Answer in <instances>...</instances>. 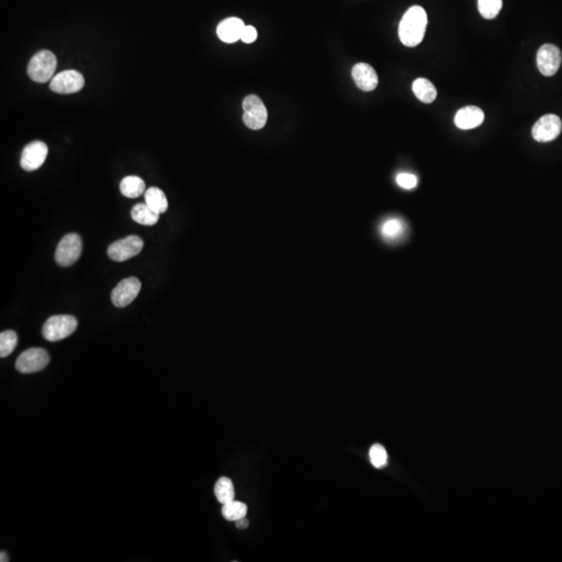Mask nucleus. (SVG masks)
<instances>
[{"mask_svg":"<svg viewBox=\"0 0 562 562\" xmlns=\"http://www.w3.org/2000/svg\"><path fill=\"white\" fill-rule=\"evenodd\" d=\"M427 12L422 6H414L406 10L399 24V37L403 45L416 47L424 39Z\"/></svg>","mask_w":562,"mask_h":562,"instance_id":"1","label":"nucleus"},{"mask_svg":"<svg viewBox=\"0 0 562 562\" xmlns=\"http://www.w3.org/2000/svg\"><path fill=\"white\" fill-rule=\"evenodd\" d=\"M56 69V56L49 50H41L29 60L27 73L35 83H43L53 78Z\"/></svg>","mask_w":562,"mask_h":562,"instance_id":"2","label":"nucleus"},{"mask_svg":"<svg viewBox=\"0 0 562 562\" xmlns=\"http://www.w3.org/2000/svg\"><path fill=\"white\" fill-rule=\"evenodd\" d=\"M76 318L69 314H58L50 316L43 326L44 339L49 341H58L70 337L76 330Z\"/></svg>","mask_w":562,"mask_h":562,"instance_id":"3","label":"nucleus"},{"mask_svg":"<svg viewBox=\"0 0 562 562\" xmlns=\"http://www.w3.org/2000/svg\"><path fill=\"white\" fill-rule=\"evenodd\" d=\"M243 121L253 130L262 129L268 120V110L258 96L249 95L243 101Z\"/></svg>","mask_w":562,"mask_h":562,"instance_id":"4","label":"nucleus"},{"mask_svg":"<svg viewBox=\"0 0 562 562\" xmlns=\"http://www.w3.org/2000/svg\"><path fill=\"white\" fill-rule=\"evenodd\" d=\"M83 251V241L77 233L65 235L56 251V260L60 266H70L80 257Z\"/></svg>","mask_w":562,"mask_h":562,"instance_id":"5","label":"nucleus"},{"mask_svg":"<svg viewBox=\"0 0 562 562\" xmlns=\"http://www.w3.org/2000/svg\"><path fill=\"white\" fill-rule=\"evenodd\" d=\"M49 354L42 348H31L25 350L16 361V368L22 374L39 372L49 364Z\"/></svg>","mask_w":562,"mask_h":562,"instance_id":"6","label":"nucleus"},{"mask_svg":"<svg viewBox=\"0 0 562 562\" xmlns=\"http://www.w3.org/2000/svg\"><path fill=\"white\" fill-rule=\"evenodd\" d=\"M144 247V241L137 235H129L112 243L108 247V255L114 262H125L137 255Z\"/></svg>","mask_w":562,"mask_h":562,"instance_id":"7","label":"nucleus"},{"mask_svg":"<svg viewBox=\"0 0 562 562\" xmlns=\"http://www.w3.org/2000/svg\"><path fill=\"white\" fill-rule=\"evenodd\" d=\"M536 62L541 74L545 76H553L559 70L561 65V50L553 44H545L537 51Z\"/></svg>","mask_w":562,"mask_h":562,"instance_id":"8","label":"nucleus"},{"mask_svg":"<svg viewBox=\"0 0 562 562\" xmlns=\"http://www.w3.org/2000/svg\"><path fill=\"white\" fill-rule=\"evenodd\" d=\"M85 85V78L78 71L66 70L56 74L50 81V89L54 93L73 94L80 91Z\"/></svg>","mask_w":562,"mask_h":562,"instance_id":"9","label":"nucleus"},{"mask_svg":"<svg viewBox=\"0 0 562 562\" xmlns=\"http://www.w3.org/2000/svg\"><path fill=\"white\" fill-rule=\"evenodd\" d=\"M561 119L557 114H547L541 117L532 128L535 141L540 143L553 141L561 133Z\"/></svg>","mask_w":562,"mask_h":562,"instance_id":"10","label":"nucleus"},{"mask_svg":"<svg viewBox=\"0 0 562 562\" xmlns=\"http://www.w3.org/2000/svg\"><path fill=\"white\" fill-rule=\"evenodd\" d=\"M141 281L135 277L123 279L112 291V302L117 307L129 305L141 291Z\"/></svg>","mask_w":562,"mask_h":562,"instance_id":"11","label":"nucleus"},{"mask_svg":"<svg viewBox=\"0 0 562 562\" xmlns=\"http://www.w3.org/2000/svg\"><path fill=\"white\" fill-rule=\"evenodd\" d=\"M48 147L44 142L33 141L25 146L20 164L25 171L37 170L47 158Z\"/></svg>","mask_w":562,"mask_h":562,"instance_id":"12","label":"nucleus"},{"mask_svg":"<svg viewBox=\"0 0 562 562\" xmlns=\"http://www.w3.org/2000/svg\"><path fill=\"white\" fill-rule=\"evenodd\" d=\"M352 77L356 85L364 92L373 91L378 85V75L376 71L366 62H358L353 67Z\"/></svg>","mask_w":562,"mask_h":562,"instance_id":"13","label":"nucleus"},{"mask_svg":"<svg viewBox=\"0 0 562 562\" xmlns=\"http://www.w3.org/2000/svg\"><path fill=\"white\" fill-rule=\"evenodd\" d=\"M484 121V112L478 106L468 105L456 112L454 122L458 128L468 130L480 126Z\"/></svg>","mask_w":562,"mask_h":562,"instance_id":"14","label":"nucleus"},{"mask_svg":"<svg viewBox=\"0 0 562 562\" xmlns=\"http://www.w3.org/2000/svg\"><path fill=\"white\" fill-rule=\"evenodd\" d=\"M246 25L241 19L231 17L225 19L216 27V35L224 43H235L241 40Z\"/></svg>","mask_w":562,"mask_h":562,"instance_id":"15","label":"nucleus"},{"mask_svg":"<svg viewBox=\"0 0 562 562\" xmlns=\"http://www.w3.org/2000/svg\"><path fill=\"white\" fill-rule=\"evenodd\" d=\"M381 235L386 241H397L404 237L406 232V224L403 220L391 218L384 221L381 225Z\"/></svg>","mask_w":562,"mask_h":562,"instance_id":"16","label":"nucleus"},{"mask_svg":"<svg viewBox=\"0 0 562 562\" xmlns=\"http://www.w3.org/2000/svg\"><path fill=\"white\" fill-rule=\"evenodd\" d=\"M412 91L416 97L424 103H432L436 99V87L427 78L416 79L412 83Z\"/></svg>","mask_w":562,"mask_h":562,"instance_id":"17","label":"nucleus"},{"mask_svg":"<svg viewBox=\"0 0 562 562\" xmlns=\"http://www.w3.org/2000/svg\"><path fill=\"white\" fill-rule=\"evenodd\" d=\"M131 218L139 224L152 226V225L157 223L160 214L154 212L147 204L139 203L133 206V210H131Z\"/></svg>","mask_w":562,"mask_h":562,"instance_id":"18","label":"nucleus"},{"mask_svg":"<svg viewBox=\"0 0 562 562\" xmlns=\"http://www.w3.org/2000/svg\"><path fill=\"white\" fill-rule=\"evenodd\" d=\"M145 203L158 214H164L168 210V200L162 189L149 187L145 191Z\"/></svg>","mask_w":562,"mask_h":562,"instance_id":"19","label":"nucleus"},{"mask_svg":"<svg viewBox=\"0 0 562 562\" xmlns=\"http://www.w3.org/2000/svg\"><path fill=\"white\" fill-rule=\"evenodd\" d=\"M120 191L127 198H137L145 193V182L141 177L126 176L120 182Z\"/></svg>","mask_w":562,"mask_h":562,"instance_id":"20","label":"nucleus"},{"mask_svg":"<svg viewBox=\"0 0 562 562\" xmlns=\"http://www.w3.org/2000/svg\"><path fill=\"white\" fill-rule=\"evenodd\" d=\"M214 495L222 505L235 500V486L227 477H221L214 485Z\"/></svg>","mask_w":562,"mask_h":562,"instance_id":"21","label":"nucleus"},{"mask_svg":"<svg viewBox=\"0 0 562 562\" xmlns=\"http://www.w3.org/2000/svg\"><path fill=\"white\" fill-rule=\"evenodd\" d=\"M247 512V505L241 502L235 501V500L224 504L222 507V516L230 522H237L239 518H245Z\"/></svg>","mask_w":562,"mask_h":562,"instance_id":"22","label":"nucleus"},{"mask_svg":"<svg viewBox=\"0 0 562 562\" xmlns=\"http://www.w3.org/2000/svg\"><path fill=\"white\" fill-rule=\"evenodd\" d=\"M18 343V335L15 331L6 330L0 333V356L2 358L10 355Z\"/></svg>","mask_w":562,"mask_h":562,"instance_id":"23","label":"nucleus"},{"mask_svg":"<svg viewBox=\"0 0 562 562\" xmlns=\"http://www.w3.org/2000/svg\"><path fill=\"white\" fill-rule=\"evenodd\" d=\"M502 3V0H478L479 12L483 18L491 20L499 15Z\"/></svg>","mask_w":562,"mask_h":562,"instance_id":"24","label":"nucleus"},{"mask_svg":"<svg viewBox=\"0 0 562 562\" xmlns=\"http://www.w3.org/2000/svg\"><path fill=\"white\" fill-rule=\"evenodd\" d=\"M368 455H370L371 462L375 468H380L386 466L387 453L383 445H379V443L372 445Z\"/></svg>","mask_w":562,"mask_h":562,"instance_id":"25","label":"nucleus"},{"mask_svg":"<svg viewBox=\"0 0 562 562\" xmlns=\"http://www.w3.org/2000/svg\"><path fill=\"white\" fill-rule=\"evenodd\" d=\"M395 180L400 187L405 189H414L418 185V178L416 175L410 174V173H400Z\"/></svg>","mask_w":562,"mask_h":562,"instance_id":"26","label":"nucleus"},{"mask_svg":"<svg viewBox=\"0 0 562 562\" xmlns=\"http://www.w3.org/2000/svg\"><path fill=\"white\" fill-rule=\"evenodd\" d=\"M257 39V31L251 25H248L244 28L243 33H241V40L244 43H253Z\"/></svg>","mask_w":562,"mask_h":562,"instance_id":"27","label":"nucleus"},{"mask_svg":"<svg viewBox=\"0 0 562 562\" xmlns=\"http://www.w3.org/2000/svg\"><path fill=\"white\" fill-rule=\"evenodd\" d=\"M235 525H237V529H246L249 526V520L246 518H239L235 522Z\"/></svg>","mask_w":562,"mask_h":562,"instance_id":"28","label":"nucleus"},{"mask_svg":"<svg viewBox=\"0 0 562 562\" xmlns=\"http://www.w3.org/2000/svg\"><path fill=\"white\" fill-rule=\"evenodd\" d=\"M0 561L1 562L8 561V554H6V552L4 551H1V553H0Z\"/></svg>","mask_w":562,"mask_h":562,"instance_id":"29","label":"nucleus"}]
</instances>
